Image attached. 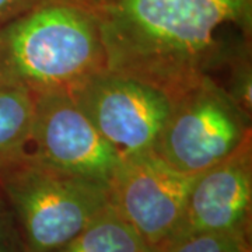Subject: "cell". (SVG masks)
<instances>
[{"label": "cell", "mask_w": 252, "mask_h": 252, "mask_svg": "<svg viewBox=\"0 0 252 252\" xmlns=\"http://www.w3.org/2000/svg\"><path fill=\"white\" fill-rule=\"evenodd\" d=\"M97 20L107 70L171 101L252 49V0H105Z\"/></svg>", "instance_id": "obj_1"}, {"label": "cell", "mask_w": 252, "mask_h": 252, "mask_svg": "<svg viewBox=\"0 0 252 252\" xmlns=\"http://www.w3.org/2000/svg\"><path fill=\"white\" fill-rule=\"evenodd\" d=\"M3 79L32 94H70L107 70L97 16L48 0L0 28Z\"/></svg>", "instance_id": "obj_2"}, {"label": "cell", "mask_w": 252, "mask_h": 252, "mask_svg": "<svg viewBox=\"0 0 252 252\" xmlns=\"http://www.w3.org/2000/svg\"><path fill=\"white\" fill-rule=\"evenodd\" d=\"M0 190L24 252H56L109 206L107 182L23 157L0 171Z\"/></svg>", "instance_id": "obj_3"}, {"label": "cell", "mask_w": 252, "mask_h": 252, "mask_svg": "<svg viewBox=\"0 0 252 252\" xmlns=\"http://www.w3.org/2000/svg\"><path fill=\"white\" fill-rule=\"evenodd\" d=\"M252 135V119L217 83L206 80L171 101L153 152L177 171L198 175Z\"/></svg>", "instance_id": "obj_4"}, {"label": "cell", "mask_w": 252, "mask_h": 252, "mask_svg": "<svg viewBox=\"0 0 252 252\" xmlns=\"http://www.w3.org/2000/svg\"><path fill=\"white\" fill-rule=\"evenodd\" d=\"M121 161L152 152L171 99L152 86L104 70L72 94Z\"/></svg>", "instance_id": "obj_5"}, {"label": "cell", "mask_w": 252, "mask_h": 252, "mask_svg": "<svg viewBox=\"0 0 252 252\" xmlns=\"http://www.w3.org/2000/svg\"><path fill=\"white\" fill-rule=\"evenodd\" d=\"M195 177L177 171L153 150L139 154L119 162L108 184L111 205L157 251L177 234Z\"/></svg>", "instance_id": "obj_6"}, {"label": "cell", "mask_w": 252, "mask_h": 252, "mask_svg": "<svg viewBox=\"0 0 252 252\" xmlns=\"http://www.w3.org/2000/svg\"><path fill=\"white\" fill-rule=\"evenodd\" d=\"M24 157L109 184L121 160L70 94H32Z\"/></svg>", "instance_id": "obj_7"}, {"label": "cell", "mask_w": 252, "mask_h": 252, "mask_svg": "<svg viewBox=\"0 0 252 252\" xmlns=\"http://www.w3.org/2000/svg\"><path fill=\"white\" fill-rule=\"evenodd\" d=\"M251 230L252 135L223 161L195 177L175 235L212 231L251 238Z\"/></svg>", "instance_id": "obj_8"}, {"label": "cell", "mask_w": 252, "mask_h": 252, "mask_svg": "<svg viewBox=\"0 0 252 252\" xmlns=\"http://www.w3.org/2000/svg\"><path fill=\"white\" fill-rule=\"evenodd\" d=\"M34 95L16 81L0 80V171L26 156Z\"/></svg>", "instance_id": "obj_9"}, {"label": "cell", "mask_w": 252, "mask_h": 252, "mask_svg": "<svg viewBox=\"0 0 252 252\" xmlns=\"http://www.w3.org/2000/svg\"><path fill=\"white\" fill-rule=\"evenodd\" d=\"M142 238L112 205L56 252H147Z\"/></svg>", "instance_id": "obj_10"}, {"label": "cell", "mask_w": 252, "mask_h": 252, "mask_svg": "<svg viewBox=\"0 0 252 252\" xmlns=\"http://www.w3.org/2000/svg\"><path fill=\"white\" fill-rule=\"evenodd\" d=\"M154 252H252L251 238L227 233H187L172 237Z\"/></svg>", "instance_id": "obj_11"}, {"label": "cell", "mask_w": 252, "mask_h": 252, "mask_svg": "<svg viewBox=\"0 0 252 252\" xmlns=\"http://www.w3.org/2000/svg\"><path fill=\"white\" fill-rule=\"evenodd\" d=\"M219 86L252 119V49L238 54L228 63Z\"/></svg>", "instance_id": "obj_12"}, {"label": "cell", "mask_w": 252, "mask_h": 252, "mask_svg": "<svg viewBox=\"0 0 252 252\" xmlns=\"http://www.w3.org/2000/svg\"><path fill=\"white\" fill-rule=\"evenodd\" d=\"M0 252H24L16 220L0 190Z\"/></svg>", "instance_id": "obj_13"}, {"label": "cell", "mask_w": 252, "mask_h": 252, "mask_svg": "<svg viewBox=\"0 0 252 252\" xmlns=\"http://www.w3.org/2000/svg\"><path fill=\"white\" fill-rule=\"evenodd\" d=\"M48 0H0V28Z\"/></svg>", "instance_id": "obj_14"}, {"label": "cell", "mask_w": 252, "mask_h": 252, "mask_svg": "<svg viewBox=\"0 0 252 252\" xmlns=\"http://www.w3.org/2000/svg\"><path fill=\"white\" fill-rule=\"evenodd\" d=\"M59 1H64V3H70L74 6L83 7V9L89 10L93 14L97 16L98 10L101 9V6L104 4L105 0H59Z\"/></svg>", "instance_id": "obj_15"}, {"label": "cell", "mask_w": 252, "mask_h": 252, "mask_svg": "<svg viewBox=\"0 0 252 252\" xmlns=\"http://www.w3.org/2000/svg\"><path fill=\"white\" fill-rule=\"evenodd\" d=\"M0 80H3V76H1V67H0Z\"/></svg>", "instance_id": "obj_16"}, {"label": "cell", "mask_w": 252, "mask_h": 252, "mask_svg": "<svg viewBox=\"0 0 252 252\" xmlns=\"http://www.w3.org/2000/svg\"><path fill=\"white\" fill-rule=\"evenodd\" d=\"M147 252H154V251H147Z\"/></svg>", "instance_id": "obj_17"}]
</instances>
